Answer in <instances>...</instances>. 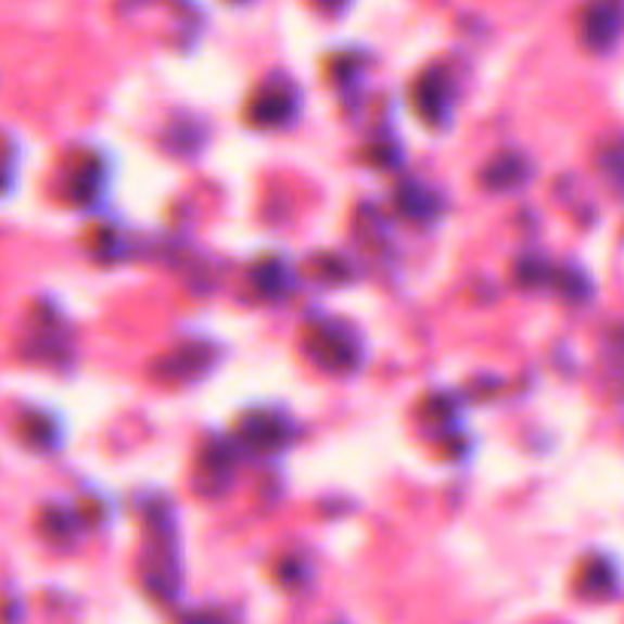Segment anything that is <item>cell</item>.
Masks as SVG:
<instances>
[{"label": "cell", "mask_w": 624, "mask_h": 624, "mask_svg": "<svg viewBox=\"0 0 624 624\" xmlns=\"http://www.w3.org/2000/svg\"><path fill=\"white\" fill-rule=\"evenodd\" d=\"M624 34V0H588L582 10V40L585 47L612 49Z\"/></svg>", "instance_id": "6da1fadb"}, {"label": "cell", "mask_w": 624, "mask_h": 624, "mask_svg": "<svg viewBox=\"0 0 624 624\" xmlns=\"http://www.w3.org/2000/svg\"><path fill=\"white\" fill-rule=\"evenodd\" d=\"M588 576H591V585H594V591L597 594H603V591H609V588H612V570H609L607 561L594 563Z\"/></svg>", "instance_id": "277c9868"}, {"label": "cell", "mask_w": 624, "mask_h": 624, "mask_svg": "<svg viewBox=\"0 0 624 624\" xmlns=\"http://www.w3.org/2000/svg\"><path fill=\"white\" fill-rule=\"evenodd\" d=\"M18 433H22V438H25L28 445L47 448V445H52V438H55V426H52L47 415H28L25 421L18 423Z\"/></svg>", "instance_id": "7a4b0ae2"}, {"label": "cell", "mask_w": 624, "mask_h": 624, "mask_svg": "<svg viewBox=\"0 0 624 624\" xmlns=\"http://www.w3.org/2000/svg\"><path fill=\"white\" fill-rule=\"evenodd\" d=\"M67 524H71V518L64 515V512H59V509H49L47 515H43V533L55 536V539L67 533Z\"/></svg>", "instance_id": "3957f363"}, {"label": "cell", "mask_w": 624, "mask_h": 624, "mask_svg": "<svg viewBox=\"0 0 624 624\" xmlns=\"http://www.w3.org/2000/svg\"><path fill=\"white\" fill-rule=\"evenodd\" d=\"M320 3H323V7H335L339 0H320Z\"/></svg>", "instance_id": "5b68a950"}]
</instances>
